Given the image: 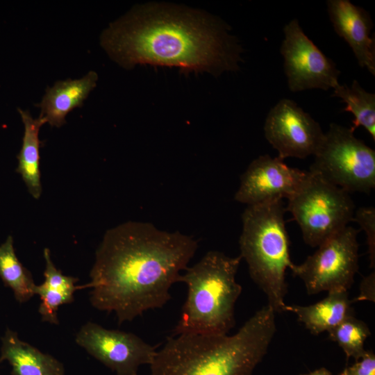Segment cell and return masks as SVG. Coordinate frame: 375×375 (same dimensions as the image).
<instances>
[{"label":"cell","instance_id":"cell-11","mask_svg":"<svg viewBox=\"0 0 375 375\" xmlns=\"http://www.w3.org/2000/svg\"><path fill=\"white\" fill-rule=\"evenodd\" d=\"M265 135L278 158L303 159L315 155L324 137L319 124L296 102L282 99L271 108L264 125Z\"/></svg>","mask_w":375,"mask_h":375},{"label":"cell","instance_id":"cell-17","mask_svg":"<svg viewBox=\"0 0 375 375\" xmlns=\"http://www.w3.org/2000/svg\"><path fill=\"white\" fill-rule=\"evenodd\" d=\"M46 262L42 284L35 286L34 293L40 296L41 303L38 311L43 322L58 324L57 311L61 305L74 301V293L79 286H76L78 278L62 274L51 260L50 251L44 249Z\"/></svg>","mask_w":375,"mask_h":375},{"label":"cell","instance_id":"cell-21","mask_svg":"<svg viewBox=\"0 0 375 375\" xmlns=\"http://www.w3.org/2000/svg\"><path fill=\"white\" fill-rule=\"evenodd\" d=\"M329 338L342 349L347 359L358 360L366 352L364 345L370 335V330L365 322L351 315L329 331Z\"/></svg>","mask_w":375,"mask_h":375},{"label":"cell","instance_id":"cell-15","mask_svg":"<svg viewBox=\"0 0 375 375\" xmlns=\"http://www.w3.org/2000/svg\"><path fill=\"white\" fill-rule=\"evenodd\" d=\"M1 341L0 360L9 362L12 375H65L60 361L21 340L16 332L7 328Z\"/></svg>","mask_w":375,"mask_h":375},{"label":"cell","instance_id":"cell-19","mask_svg":"<svg viewBox=\"0 0 375 375\" xmlns=\"http://www.w3.org/2000/svg\"><path fill=\"white\" fill-rule=\"evenodd\" d=\"M0 277L19 303L28 301L35 294L31 273L17 258L11 235L0 245Z\"/></svg>","mask_w":375,"mask_h":375},{"label":"cell","instance_id":"cell-13","mask_svg":"<svg viewBox=\"0 0 375 375\" xmlns=\"http://www.w3.org/2000/svg\"><path fill=\"white\" fill-rule=\"evenodd\" d=\"M327 10L336 33L351 48L359 65L375 75V42L369 13L348 0H328Z\"/></svg>","mask_w":375,"mask_h":375},{"label":"cell","instance_id":"cell-8","mask_svg":"<svg viewBox=\"0 0 375 375\" xmlns=\"http://www.w3.org/2000/svg\"><path fill=\"white\" fill-rule=\"evenodd\" d=\"M358 231L347 226L317 247L291 271L303 282L308 294L348 291L358 270Z\"/></svg>","mask_w":375,"mask_h":375},{"label":"cell","instance_id":"cell-24","mask_svg":"<svg viewBox=\"0 0 375 375\" xmlns=\"http://www.w3.org/2000/svg\"><path fill=\"white\" fill-rule=\"evenodd\" d=\"M374 272L365 277L360 282V293L357 301L368 300L374 301Z\"/></svg>","mask_w":375,"mask_h":375},{"label":"cell","instance_id":"cell-10","mask_svg":"<svg viewBox=\"0 0 375 375\" xmlns=\"http://www.w3.org/2000/svg\"><path fill=\"white\" fill-rule=\"evenodd\" d=\"M76 343L117 375H138L142 365H150L156 347L134 333L106 329L91 322L76 335Z\"/></svg>","mask_w":375,"mask_h":375},{"label":"cell","instance_id":"cell-22","mask_svg":"<svg viewBox=\"0 0 375 375\" xmlns=\"http://www.w3.org/2000/svg\"><path fill=\"white\" fill-rule=\"evenodd\" d=\"M353 219L360 226L366 234L367 253L370 267L375 266V209L372 206L361 207L354 213Z\"/></svg>","mask_w":375,"mask_h":375},{"label":"cell","instance_id":"cell-20","mask_svg":"<svg viewBox=\"0 0 375 375\" xmlns=\"http://www.w3.org/2000/svg\"><path fill=\"white\" fill-rule=\"evenodd\" d=\"M333 89L332 96L340 98L347 104L344 110L354 116L351 129L362 126L375 140V94L367 92L356 80L351 86L338 83Z\"/></svg>","mask_w":375,"mask_h":375},{"label":"cell","instance_id":"cell-7","mask_svg":"<svg viewBox=\"0 0 375 375\" xmlns=\"http://www.w3.org/2000/svg\"><path fill=\"white\" fill-rule=\"evenodd\" d=\"M310 172L347 192L369 193L375 187V151L354 131L331 123Z\"/></svg>","mask_w":375,"mask_h":375},{"label":"cell","instance_id":"cell-18","mask_svg":"<svg viewBox=\"0 0 375 375\" xmlns=\"http://www.w3.org/2000/svg\"><path fill=\"white\" fill-rule=\"evenodd\" d=\"M24 126L21 150L17 156L18 166L16 172L19 173L29 193L35 199H39L42 193L40 172L39 139L40 128L46 122L44 118H33L28 110L18 108Z\"/></svg>","mask_w":375,"mask_h":375},{"label":"cell","instance_id":"cell-6","mask_svg":"<svg viewBox=\"0 0 375 375\" xmlns=\"http://www.w3.org/2000/svg\"><path fill=\"white\" fill-rule=\"evenodd\" d=\"M285 210L297 222L305 243L317 247L353 219L355 205L349 192L308 171Z\"/></svg>","mask_w":375,"mask_h":375},{"label":"cell","instance_id":"cell-23","mask_svg":"<svg viewBox=\"0 0 375 375\" xmlns=\"http://www.w3.org/2000/svg\"><path fill=\"white\" fill-rule=\"evenodd\" d=\"M345 369L348 375H375V354L366 351L360 359Z\"/></svg>","mask_w":375,"mask_h":375},{"label":"cell","instance_id":"cell-12","mask_svg":"<svg viewBox=\"0 0 375 375\" xmlns=\"http://www.w3.org/2000/svg\"><path fill=\"white\" fill-rule=\"evenodd\" d=\"M308 174L265 154L254 159L241 176L235 199L247 206L290 198Z\"/></svg>","mask_w":375,"mask_h":375},{"label":"cell","instance_id":"cell-25","mask_svg":"<svg viewBox=\"0 0 375 375\" xmlns=\"http://www.w3.org/2000/svg\"><path fill=\"white\" fill-rule=\"evenodd\" d=\"M299 375H333L331 371H329L326 367H320L317 369H315L312 372H310L307 374H301Z\"/></svg>","mask_w":375,"mask_h":375},{"label":"cell","instance_id":"cell-14","mask_svg":"<svg viewBox=\"0 0 375 375\" xmlns=\"http://www.w3.org/2000/svg\"><path fill=\"white\" fill-rule=\"evenodd\" d=\"M97 79V74L90 71L81 78L58 81L52 87H47L41 102L37 104L40 108L39 117L51 126L60 127L65 124L66 115L83 105L96 87Z\"/></svg>","mask_w":375,"mask_h":375},{"label":"cell","instance_id":"cell-2","mask_svg":"<svg viewBox=\"0 0 375 375\" xmlns=\"http://www.w3.org/2000/svg\"><path fill=\"white\" fill-rule=\"evenodd\" d=\"M101 44L126 68L147 64L219 74L238 69L240 60V47L222 24L167 5L134 8L103 32Z\"/></svg>","mask_w":375,"mask_h":375},{"label":"cell","instance_id":"cell-26","mask_svg":"<svg viewBox=\"0 0 375 375\" xmlns=\"http://www.w3.org/2000/svg\"><path fill=\"white\" fill-rule=\"evenodd\" d=\"M340 375H348L347 372V370L346 369L344 368V369L341 372V374Z\"/></svg>","mask_w":375,"mask_h":375},{"label":"cell","instance_id":"cell-9","mask_svg":"<svg viewBox=\"0 0 375 375\" xmlns=\"http://www.w3.org/2000/svg\"><path fill=\"white\" fill-rule=\"evenodd\" d=\"M283 32L285 38L281 53L291 92L310 89L328 90L339 83L340 72L335 62L308 38L297 19L286 24Z\"/></svg>","mask_w":375,"mask_h":375},{"label":"cell","instance_id":"cell-3","mask_svg":"<svg viewBox=\"0 0 375 375\" xmlns=\"http://www.w3.org/2000/svg\"><path fill=\"white\" fill-rule=\"evenodd\" d=\"M275 315L267 304L233 335L171 336L156 351L149 375H252L276 333Z\"/></svg>","mask_w":375,"mask_h":375},{"label":"cell","instance_id":"cell-4","mask_svg":"<svg viewBox=\"0 0 375 375\" xmlns=\"http://www.w3.org/2000/svg\"><path fill=\"white\" fill-rule=\"evenodd\" d=\"M242 257L210 251L187 267L178 282L187 285V297L173 335H227L235 324V306L242 288L235 276Z\"/></svg>","mask_w":375,"mask_h":375},{"label":"cell","instance_id":"cell-27","mask_svg":"<svg viewBox=\"0 0 375 375\" xmlns=\"http://www.w3.org/2000/svg\"><path fill=\"white\" fill-rule=\"evenodd\" d=\"M0 362H1V360H0Z\"/></svg>","mask_w":375,"mask_h":375},{"label":"cell","instance_id":"cell-5","mask_svg":"<svg viewBox=\"0 0 375 375\" xmlns=\"http://www.w3.org/2000/svg\"><path fill=\"white\" fill-rule=\"evenodd\" d=\"M283 200L247 206L239 240L240 256L247 263L253 281L264 292L276 313L285 311L287 269L294 266L285 228Z\"/></svg>","mask_w":375,"mask_h":375},{"label":"cell","instance_id":"cell-1","mask_svg":"<svg viewBox=\"0 0 375 375\" xmlns=\"http://www.w3.org/2000/svg\"><path fill=\"white\" fill-rule=\"evenodd\" d=\"M198 247L192 237L147 222H128L107 231L99 244L91 281L93 307L114 312L118 324L163 307Z\"/></svg>","mask_w":375,"mask_h":375},{"label":"cell","instance_id":"cell-16","mask_svg":"<svg viewBox=\"0 0 375 375\" xmlns=\"http://www.w3.org/2000/svg\"><path fill=\"white\" fill-rule=\"evenodd\" d=\"M353 301L348 291H333L322 300L308 306L287 305L285 311L292 312L311 334L328 332L348 317L353 315Z\"/></svg>","mask_w":375,"mask_h":375}]
</instances>
